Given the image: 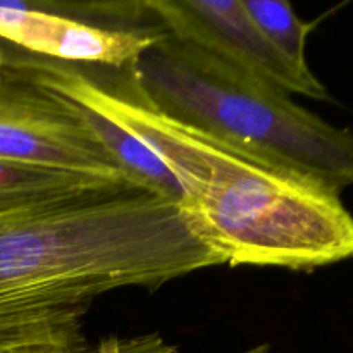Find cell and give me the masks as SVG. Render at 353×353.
Instances as JSON below:
<instances>
[{"label":"cell","instance_id":"obj_7","mask_svg":"<svg viewBox=\"0 0 353 353\" xmlns=\"http://www.w3.org/2000/svg\"><path fill=\"white\" fill-rule=\"evenodd\" d=\"M81 109L85 110L90 124L99 134L102 143L105 145L107 150L110 152L114 161L133 181L148 188L155 195L176 203L178 207L181 205L183 193L178 181L171 174V171L165 168L164 162L143 141L124 131L123 128L114 124L107 117L85 109V107H81Z\"/></svg>","mask_w":353,"mask_h":353},{"label":"cell","instance_id":"obj_12","mask_svg":"<svg viewBox=\"0 0 353 353\" xmlns=\"http://www.w3.org/2000/svg\"><path fill=\"white\" fill-rule=\"evenodd\" d=\"M245 353H276V352L272 350L271 345H257V347L250 348V350H247Z\"/></svg>","mask_w":353,"mask_h":353},{"label":"cell","instance_id":"obj_13","mask_svg":"<svg viewBox=\"0 0 353 353\" xmlns=\"http://www.w3.org/2000/svg\"><path fill=\"white\" fill-rule=\"evenodd\" d=\"M86 350H88V348H86ZM86 350H83V352H79V353H85V352H86Z\"/></svg>","mask_w":353,"mask_h":353},{"label":"cell","instance_id":"obj_10","mask_svg":"<svg viewBox=\"0 0 353 353\" xmlns=\"http://www.w3.org/2000/svg\"><path fill=\"white\" fill-rule=\"evenodd\" d=\"M85 353H128L124 350V345L117 338H107L100 341L93 350H86Z\"/></svg>","mask_w":353,"mask_h":353},{"label":"cell","instance_id":"obj_2","mask_svg":"<svg viewBox=\"0 0 353 353\" xmlns=\"http://www.w3.org/2000/svg\"><path fill=\"white\" fill-rule=\"evenodd\" d=\"M10 57L37 83L143 141L176 178L179 209L221 264L310 271L353 259V216L338 193L171 119L123 71L97 78L16 48Z\"/></svg>","mask_w":353,"mask_h":353},{"label":"cell","instance_id":"obj_1","mask_svg":"<svg viewBox=\"0 0 353 353\" xmlns=\"http://www.w3.org/2000/svg\"><path fill=\"white\" fill-rule=\"evenodd\" d=\"M214 265L185 212L138 183L0 200V353L85 350L100 295Z\"/></svg>","mask_w":353,"mask_h":353},{"label":"cell","instance_id":"obj_11","mask_svg":"<svg viewBox=\"0 0 353 353\" xmlns=\"http://www.w3.org/2000/svg\"><path fill=\"white\" fill-rule=\"evenodd\" d=\"M7 61H9V45L0 41V71L6 68Z\"/></svg>","mask_w":353,"mask_h":353},{"label":"cell","instance_id":"obj_6","mask_svg":"<svg viewBox=\"0 0 353 353\" xmlns=\"http://www.w3.org/2000/svg\"><path fill=\"white\" fill-rule=\"evenodd\" d=\"M157 31L102 28L31 2H0V41L62 64L128 68L154 43Z\"/></svg>","mask_w":353,"mask_h":353},{"label":"cell","instance_id":"obj_3","mask_svg":"<svg viewBox=\"0 0 353 353\" xmlns=\"http://www.w3.org/2000/svg\"><path fill=\"white\" fill-rule=\"evenodd\" d=\"M157 31L119 69L150 105L252 157L340 195L353 186V131L326 123L288 93Z\"/></svg>","mask_w":353,"mask_h":353},{"label":"cell","instance_id":"obj_8","mask_svg":"<svg viewBox=\"0 0 353 353\" xmlns=\"http://www.w3.org/2000/svg\"><path fill=\"white\" fill-rule=\"evenodd\" d=\"M243 7L265 41L288 64L300 72H312L305 54L312 23H303L283 0H243Z\"/></svg>","mask_w":353,"mask_h":353},{"label":"cell","instance_id":"obj_9","mask_svg":"<svg viewBox=\"0 0 353 353\" xmlns=\"http://www.w3.org/2000/svg\"><path fill=\"white\" fill-rule=\"evenodd\" d=\"M109 181H131V179L107 178V176L92 174V172L23 164V162L0 159V200L30 199V196L71 192V190Z\"/></svg>","mask_w":353,"mask_h":353},{"label":"cell","instance_id":"obj_5","mask_svg":"<svg viewBox=\"0 0 353 353\" xmlns=\"http://www.w3.org/2000/svg\"><path fill=\"white\" fill-rule=\"evenodd\" d=\"M137 17H150L157 30L186 41L248 78L288 95L327 100L314 72H300L265 41L243 0H148L133 3Z\"/></svg>","mask_w":353,"mask_h":353},{"label":"cell","instance_id":"obj_4","mask_svg":"<svg viewBox=\"0 0 353 353\" xmlns=\"http://www.w3.org/2000/svg\"><path fill=\"white\" fill-rule=\"evenodd\" d=\"M0 159L131 179L78 103L9 64L0 71Z\"/></svg>","mask_w":353,"mask_h":353}]
</instances>
